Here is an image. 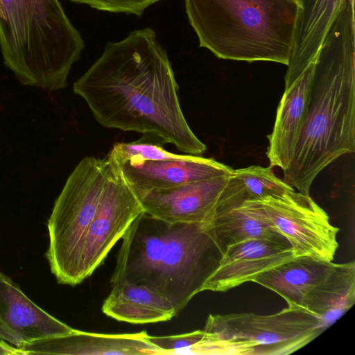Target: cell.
Wrapping results in <instances>:
<instances>
[{
	"label": "cell",
	"instance_id": "6da1fadb",
	"mask_svg": "<svg viewBox=\"0 0 355 355\" xmlns=\"http://www.w3.org/2000/svg\"><path fill=\"white\" fill-rule=\"evenodd\" d=\"M73 91L103 127L152 136L187 155L206 150L183 114L171 62L152 28L107 42Z\"/></svg>",
	"mask_w": 355,
	"mask_h": 355
},
{
	"label": "cell",
	"instance_id": "7a4b0ae2",
	"mask_svg": "<svg viewBox=\"0 0 355 355\" xmlns=\"http://www.w3.org/2000/svg\"><path fill=\"white\" fill-rule=\"evenodd\" d=\"M354 0H343L314 61L306 110L284 181L310 195L317 175L355 150Z\"/></svg>",
	"mask_w": 355,
	"mask_h": 355
},
{
	"label": "cell",
	"instance_id": "3957f363",
	"mask_svg": "<svg viewBox=\"0 0 355 355\" xmlns=\"http://www.w3.org/2000/svg\"><path fill=\"white\" fill-rule=\"evenodd\" d=\"M122 239L112 284L144 285L180 313L217 268L223 254L205 223H169L146 212Z\"/></svg>",
	"mask_w": 355,
	"mask_h": 355
},
{
	"label": "cell",
	"instance_id": "277c9868",
	"mask_svg": "<svg viewBox=\"0 0 355 355\" xmlns=\"http://www.w3.org/2000/svg\"><path fill=\"white\" fill-rule=\"evenodd\" d=\"M200 47L224 60L288 65L300 0H184Z\"/></svg>",
	"mask_w": 355,
	"mask_h": 355
},
{
	"label": "cell",
	"instance_id": "5b68a950",
	"mask_svg": "<svg viewBox=\"0 0 355 355\" xmlns=\"http://www.w3.org/2000/svg\"><path fill=\"white\" fill-rule=\"evenodd\" d=\"M85 42L58 0H0V48L5 65L24 85L67 86Z\"/></svg>",
	"mask_w": 355,
	"mask_h": 355
},
{
	"label": "cell",
	"instance_id": "8992f818",
	"mask_svg": "<svg viewBox=\"0 0 355 355\" xmlns=\"http://www.w3.org/2000/svg\"><path fill=\"white\" fill-rule=\"evenodd\" d=\"M108 160L86 157L68 177L48 220L49 247L46 253L58 282L80 284L83 243L103 192Z\"/></svg>",
	"mask_w": 355,
	"mask_h": 355
},
{
	"label": "cell",
	"instance_id": "52a82bcc",
	"mask_svg": "<svg viewBox=\"0 0 355 355\" xmlns=\"http://www.w3.org/2000/svg\"><path fill=\"white\" fill-rule=\"evenodd\" d=\"M327 328L301 306L269 315H209L204 328L225 343L229 355H286L302 348Z\"/></svg>",
	"mask_w": 355,
	"mask_h": 355
},
{
	"label": "cell",
	"instance_id": "ba28073f",
	"mask_svg": "<svg viewBox=\"0 0 355 355\" xmlns=\"http://www.w3.org/2000/svg\"><path fill=\"white\" fill-rule=\"evenodd\" d=\"M288 241L295 257L332 261L339 228L310 196L295 190L247 201Z\"/></svg>",
	"mask_w": 355,
	"mask_h": 355
},
{
	"label": "cell",
	"instance_id": "9c48e42d",
	"mask_svg": "<svg viewBox=\"0 0 355 355\" xmlns=\"http://www.w3.org/2000/svg\"><path fill=\"white\" fill-rule=\"evenodd\" d=\"M107 158L108 169L105 188L83 243L80 283L93 273L132 221L144 212L116 162L108 155Z\"/></svg>",
	"mask_w": 355,
	"mask_h": 355
},
{
	"label": "cell",
	"instance_id": "30bf717a",
	"mask_svg": "<svg viewBox=\"0 0 355 355\" xmlns=\"http://www.w3.org/2000/svg\"><path fill=\"white\" fill-rule=\"evenodd\" d=\"M230 175L153 189L137 198L144 211L158 219L169 223H207L215 216Z\"/></svg>",
	"mask_w": 355,
	"mask_h": 355
},
{
	"label": "cell",
	"instance_id": "8fae6325",
	"mask_svg": "<svg viewBox=\"0 0 355 355\" xmlns=\"http://www.w3.org/2000/svg\"><path fill=\"white\" fill-rule=\"evenodd\" d=\"M74 330L38 306L0 271V340L20 349Z\"/></svg>",
	"mask_w": 355,
	"mask_h": 355
},
{
	"label": "cell",
	"instance_id": "7c38bea8",
	"mask_svg": "<svg viewBox=\"0 0 355 355\" xmlns=\"http://www.w3.org/2000/svg\"><path fill=\"white\" fill-rule=\"evenodd\" d=\"M116 162L137 198L153 189L229 175L233 171L214 159L187 154L164 160Z\"/></svg>",
	"mask_w": 355,
	"mask_h": 355
},
{
	"label": "cell",
	"instance_id": "4fadbf2b",
	"mask_svg": "<svg viewBox=\"0 0 355 355\" xmlns=\"http://www.w3.org/2000/svg\"><path fill=\"white\" fill-rule=\"evenodd\" d=\"M295 257L290 245L262 239H248L227 246L202 291L225 292L273 266Z\"/></svg>",
	"mask_w": 355,
	"mask_h": 355
},
{
	"label": "cell",
	"instance_id": "5bb4252c",
	"mask_svg": "<svg viewBox=\"0 0 355 355\" xmlns=\"http://www.w3.org/2000/svg\"><path fill=\"white\" fill-rule=\"evenodd\" d=\"M146 331L106 334L75 329L73 332L32 343L20 349L21 355L31 354H159L147 340Z\"/></svg>",
	"mask_w": 355,
	"mask_h": 355
},
{
	"label": "cell",
	"instance_id": "9a60e30c",
	"mask_svg": "<svg viewBox=\"0 0 355 355\" xmlns=\"http://www.w3.org/2000/svg\"><path fill=\"white\" fill-rule=\"evenodd\" d=\"M292 51L285 76V87L297 80L313 63L343 0H300Z\"/></svg>",
	"mask_w": 355,
	"mask_h": 355
},
{
	"label": "cell",
	"instance_id": "2e32d148",
	"mask_svg": "<svg viewBox=\"0 0 355 355\" xmlns=\"http://www.w3.org/2000/svg\"><path fill=\"white\" fill-rule=\"evenodd\" d=\"M314 62L296 81L285 87L272 131L268 136L266 155L271 168L277 166L284 171L291 160L306 110Z\"/></svg>",
	"mask_w": 355,
	"mask_h": 355
},
{
	"label": "cell",
	"instance_id": "e0dca14e",
	"mask_svg": "<svg viewBox=\"0 0 355 355\" xmlns=\"http://www.w3.org/2000/svg\"><path fill=\"white\" fill-rule=\"evenodd\" d=\"M334 264L309 256L295 257L257 274L252 282L277 293L288 306L302 307L306 294L326 277Z\"/></svg>",
	"mask_w": 355,
	"mask_h": 355
},
{
	"label": "cell",
	"instance_id": "ac0fdd59",
	"mask_svg": "<svg viewBox=\"0 0 355 355\" xmlns=\"http://www.w3.org/2000/svg\"><path fill=\"white\" fill-rule=\"evenodd\" d=\"M102 311L112 318L132 324L166 321L177 315L171 303L161 295L125 281L112 284Z\"/></svg>",
	"mask_w": 355,
	"mask_h": 355
},
{
	"label": "cell",
	"instance_id": "d6986e66",
	"mask_svg": "<svg viewBox=\"0 0 355 355\" xmlns=\"http://www.w3.org/2000/svg\"><path fill=\"white\" fill-rule=\"evenodd\" d=\"M355 302V262L334 263L326 277L306 295L302 307L318 317L327 328Z\"/></svg>",
	"mask_w": 355,
	"mask_h": 355
},
{
	"label": "cell",
	"instance_id": "ffe728a7",
	"mask_svg": "<svg viewBox=\"0 0 355 355\" xmlns=\"http://www.w3.org/2000/svg\"><path fill=\"white\" fill-rule=\"evenodd\" d=\"M205 225L223 252L227 246L248 239L290 245L287 239L248 202L217 214Z\"/></svg>",
	"mask_w": 355,
	"mask_h": 355
},
{
	"label": "cell",
	"instance_id": "44dd1931",
	"mask_svg": "<svg viewBox=\"0 0 355 355\" xmlns=\"http://www.w3.org/2000/svg\"><path fill=\"white\" fill-rule=\"evenodd\" d=\"M271 168L253 165L233 169L218 200L214 217L247 201L278 196L294 190Z\"/></svg>",
	"mask_w": 355,
	"mask_h": 355
},
{
	"label": "cell",
	"instance_id": "7402d4cb",
	"mask_svg": "<svg viewBox=\"0 0 355 355\" xmlns=\"http://www.w3.org/2000/svg\"><path fill=\"white\" fill-rule=\"evenodd\" d=\"M147 340L158 349L159 354L181 351L191 354H213L216 343L213 335L205 330L166 336L148 335Z\"/></svg>",
	"mask_w": 355,
	"mask_h": 355
},
{
	"label": "cell",
	"instance_id": "603a6c76",
	"mask_svg": "<svg viewBox=\"0 0 355 355\" xmlns=\"http://www.w3.org/2000/svg\"><path fill=\"white\" fill-rule=\"evenodd\" d=\"M164 143L152 136L143 135L142 137L132 142L116 143L109 155L117 162H142L174 159L180 155L166 150Z\"/></svg>",
	"mask_w": 355,
	"mask_h": 355
},
{
	"label": "cell",
	"instance_id": "cb8c5ba5",
	"mask_svg": "<svg viewBox=\"0 0 355 355\" xmlns=\"http://www.w3.org/2000/svg\"><path fill=\"white\" fill-rule=\"evenodd\" d=\"M86 4L98 10L125 13L141 17L146 9L160 0H68Z\"/></svg>",
	"mask_w": 355,
	"mask_h": 355
},
{
	"label": "cell",
	"instance_id": "d4e9b609",
	"mask_svg": "<svg viewBox=\"0 0 355 355\" xmlns=\"http://www.w3.org/2000/svg\"><path fill=\"white\" fill-rule=\"evenodd\" d=\"M0 355H21L19 349L0 340Z\"/></svg>",
	"mask_w": 355,
	"mask_h": 355
}]
</instances>
